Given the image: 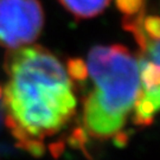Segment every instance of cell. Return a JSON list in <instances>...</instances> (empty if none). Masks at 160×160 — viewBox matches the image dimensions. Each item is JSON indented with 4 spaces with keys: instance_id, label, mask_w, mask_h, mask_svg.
<instances>
[{
    "instance_id": "1",
    "label": "cell",
    "mask_w": 160,
    "mask_h": 160,
    "mask_svg": "<svg viewBox=\"0 0 160 160\" xmlns=\"http://www.w3.org/2000/svg\"><path fill=\"white\" fill-rule=\"evenodd\" d=\"M5 70L4 107L32 137L52 135L74 116L72 82L52 52L39 45L13 49L6 56Z\"/></svg>"
},
{
    "instance_id": "2",
    "label": "cell",
    "mask_w": 160,
    "mask_h": 160,
    "mask_svg": "<svg viewBox=\"0 0 160 160\" xmlns=\"http://www.w3.org/2000/svg\"><path fill=\"white\" fill-rule=\"evenodd\" d=\"M87 71L94 89L83 106L87 133L106 140L126 125L140 92L138 58L122 45L94 46Z\"/></svg>"
},
{
    "instance_id": "3",
    "label": "cell",
    "mask_w": 160,
    "mask_h": 160,
    "mask_svg": "<svg viewBox=\"0 0 160 160\" xmlns=\"http://www.w3.org/2000/svg\"><path fill=\"white\" fill-rule=\"evenodd\" d=\"M44 25L38 0H0V45L10 50L32 44Z\"/></svg>"
},
{
    "instance_id": "4",
    "label": "cell",
    "mask_w": 160,
    "mask_h": 160,
    "mask_svg": "<svg viewBox=\"0 0 160 160\" xmlns=\"http://www.w3.org/2000/svg\"><path fill=\"white\" fill-rule=\"evenodd\" d=\"M160 94L158 90H141L139 92L133 106V123L135 126L147 127L154 121V116L159 109Z\"/></svg>"
},
{
    "instance_id": "5",
    "label": "cell",
    "mask_w": 160,
    "mask_h": 160,
    "mask_svg": "<svg viewBox=\"0 0 160 160\" xmlns=\"http://www.w3.org/2000/svg\"><path fill=\"white\" fill-rule=\"evenodd\" d=\"M61 4L78 18H92L100 14L110 0H59Z\"/></svg>"
},
{
    "instance_id": "6",
    "label": "cell",
    "mask_w": 160,
    "mask_h": 160,
    "mask_svg": "<svg viewBox=\"0 0 160 160\" xmlns=\"http://www.w3.org/2000/svg\"><path fill=\"white\" fill-rule=\"evenodd\" d=\"M67 142L72 148L81 149V151H83V152L87 153L86 146L87 142H88V134H87L86 128H83V127L81 126L74 128L72 132H71V134L67 139ZM87 155H88V153H87Z\"/></svg>"
},
{
    "instance_id": "7",
    "label": "cell",
    "mask_w": 160,
    "mask_h": 160,
    "mask_svg": "<svg viewBox=\"0 0 160 160\" xmlns=\"http://www.w3.org/2000/svg\"><path fill=\"white\" fill-rule=\"evenodd\" d=\"M18 148H23L26 152H29L31 155H33L36 158H40L45 153V145L39 139H34V138L30 137L29 139L24 140L22 142L16 143Z\"/></svg>"
},
{
    "instance_id": "8",
    "label": "cell",
    "mask_w": 160,
    "mask_h": 160,
    "mask_svg": "<svg viewBox=\"0 0 160 160\" xmlns=\"http://www.w3.org/2000/svg\"><path fill=\"white\" fill-rule=\"evenodd\" d=\"M67 72L75 81H84L88 77L87 65L82 59H70L67 65Z\"/></svg>"
},
{
    "instance_id": "9",
    "label": "cell",
    "mask_w": 160,
    "mask_h": 160,
    "mask_svg": "<svg viewBox=\"0 0 160 160\" xmlns=\"http://www.w3.org/2000/svg\"><path fill=\"white\" fill-rule=\"evenodd\" d=\"M116 5L121 12L128 16H135L141 13L143 6V0H116Z\"/></svg>"
},
{
    "instance_id": "10",
    "label": "cell",
    "mask_w": 160,
    "mask_h": 160,
    "mask_svg": "<svg viewBox=\"0 0 160 160\" xmlns=\"http://www.w3.org/2000/svg\"><path fill=\"white\" fill-rule=\"evenodd\" d=\"M142 29L147 36L159 39V19L158 17H147L141 19Z\"/></svg>"
},
{
    "instance_id": "11",
    "label": "cell",
    "mask_w": 160,
    "mask_h": 160,
    "mask_svg": "<svg viewBox=\"0 0 160 160\" xmlns=\"http://www.w3.org/2000/svg\"><path fill=\"white\" fill-rule=\"evenodd\" d=\"M131 131H119L116 132L114 135H113V142L116 147L119 148H123L126 147L128 141H129V138H131Z\"/></svg>"
},
{
    "instance_id": "12",
    "label": "cell",
    "mask_w": 160,
    "mask_h": 160,
    "mask_svg": "<svg viewBox=\"0 0 160 160\" xmlns=\"http://www.w3.org/2000/svg\"><path fill=\"white\" fill-rule=\"evenodd\" d=\"M64 148H65V142H64L63 140H59L57 142H52L49 146V149H50L52 157L55 159H58L62 155V153L64 152Z\"/></svg>"
},
{
    "instance_id": "13",
    "label": "cell",
    "mask_w": 160,
    "mask_h": 160,
    "mask_svg": "<svg viewBox=\"0 0 160 160\" xmlns=\"http://www.w3.org/2000/svg\"><path fill=\"white\" fill-rule=\"evenodd\" d=\"M2 96V89H1V87H0V98Z\"/></svg>"
}]
</instances>
